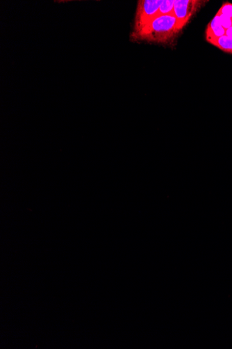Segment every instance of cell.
Listing matches in <instances>:
<instances>
[{"instance_id":"obj_1","label":"cell","mask_w":232,"mask_h":349,"mask_svg":"<svg viewBox=\"0 0 232 349\" xmlns=\"http://www.w3.org/2000/svg\"><path fill=\"white\" fill-rule=\"evenodd\" d=\"M180 30L174 15L158 16L137 33H131L132 41L168 44L177 37Z\"/></svg>"},{"instance_id":"obj_2","label":"cell","mask_w":232,"mask_h":349,"mask_svg":"<svg viewBox=\"0 0 232 349\" xmlns=\"http://www.w3.org/2000/svg\"><path fill=\"white\" fill-rule=\"evenodd\" d=\"M163 0H140L137 4L132 33L141 31L155 18L158 17V9Z\"/></svg>"},{"instance_id":"obj_3","label":"cell","mask_w":232,"mask_h":349,"mask_svg":"<svg viewBox=\"0 0 232 349\" xmlns=\"http://www.w3.org/2000/svg\"><path fill=\"white\" fill-rule=\"evenodd\" d=\"M208 1L199 0H175L173 15L178 21V29L181 31L193 16Z\"/></svg>"},{"instance_id":"obj_4","label":"cell","mask_w":232,"mask_h":349,"mask_svg":"<svg viewBox=\"0 0 232 349\" xmlns=\"http://www.w3.org/2000/svg\"><path fill=\"white\" fill-rule=\"evenodd\" d=\"M225 34H226V29H225L222 26L219 14L217 13L206 28V32H205L206 41L209 43L210 41L225 36Z\"/></svg>"},{"instance_id":"obj_5","label":"cell","mask_w":232,"mask_h":349,"mask_svg":"<svg viewBox=\"0 0 232 349\" xmlns=\"http://www.w3.org/2000/svg\"><path fill=\"white\" fill-rule=\"evenodd\" d=\"M209 43L225 53L232 54V36H225L210 41Z\"/></svg>"},{"instance_id":"obj_6","label":"cell","mask_w":232,"mask_h":349,"mask_svg":"<svg viewBox=\"0 0 232 349\" xmlns=\"http://www.w3.org/2000/svg\"><path fill=\"white\" fill-rule=\"evenodd\" d=\"M175 0H163L158 9V16L173 15Z\"/></svg>"},{"instance_id":"obj_7","label":"cell","mask_w":232,"mask_h":349,"mask_svg":"<svg viewBox=\"0 0 232 349\" xmlns=\"http://www.w3.org/2000/svg\"><path fill=\"white\" fill-rule=\"evenodd\" d=\"M218 11L222 14H224L228 17L232 18V4L230 2L223 3Z\"/></svg>"},{"instance_id":"obj_8","label":"cell","mask_w":232,"mask_h":349,"mask_svg":"<svg viewBox=\"0 0 232 349\" xmlns=\"http://www.w3.org/2000/svg\"><path fill=\"white\" fill-rule=\"evenodd\" d=\"M218 14L220 16V21H221L222 26L225 29H228L232 26V18L228 17L224 14H222L219 11H218Z\"/></svg>"},{"instance_id":"obj_9","label":"cell","mask_w":232,"mask_h":349,"mask_svg":"<svg viewBox=\"0 0 232 349\" xmlns=\"http://www.w3.org/2000/svg\"><path fill=\"white\" fill-rule=\"evenodd\" d=\"M226 36H232V26L226 30Z\"/></svg>"},{"instance_id":"obj_10","label":"cell","mask_w":232,"mask_h":349,"mask_svg":"<svg viewBox=\"0 0 232 349\" xmlns=\"http://www.w3.org/2000/svg\"></svg>"}]
</instances>
